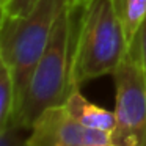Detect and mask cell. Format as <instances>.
Wrapping results in <instances>:
<instances>
[{"instance_id":"1","label":"cell","mask_w":146,"mask_h":146,"mask_svg":"<svg viewBox=\"0 0 146 146\" xmlns=\"http://www.w3.org/2000/svg\"><path fill=\"white\" fill-rule=\"evenodd\" d=\"M129 54L126 30L113 0H88L79 7L71 58V91L113 74Z\"/></svg>"},{"instance_id":"2","label":"cell","mask_w":146,"mask_h":146,"mask_svg":"<svg viewBox=\"0 0 146 146\" xmlns=\"http://www.w3.org/2000/svg\"><path fill=\"white\" fill-rule=\"evenodd\" d=\"M77 5L61 13L44 54L36 63L10 127L29 132L39 116L52 107L63 105L71 93V58L77 22Z\"/></svg>"},{"instance_id":"3","label":"cell","mask_w":146,"mask_h":146,"mask_svg":"<svg viewBox=\"0 0 146 146\" xmlns=\"http://www.w3.org/2000/svg\"><path fill=\"white\" fill-rule=\"evenodd\" d=\"M69 3L71 0H38L25 16L0 19V61L7 63L13 71L17 108L30 76L50 41L61 13Z\"/></svg>"},{"instance_id":"4","label":"cell","mask_w":146,"mask_h":146,"mask_svg":"<svg viewBox=\"0 0 146 146\" xmlns=\"http://www.w3.org/2000/svg\"><path fill=\"white\" fill-rule=\"evenodd\" d=\"M111 76L116 90L111 140L116 146H146V74L127 54Z\"/></svg>"},{"instance_id":"5","label":"cell","mask_w":146,"mask_h":146,"mask_svg":"<svg viewBox=\"0 0 146 146\" xmlns=\"http://www.w3.org/2000/svg\"><path fill=\"white\" fill-rule=\"evenodd\" d=\"M29 146H116L111 133L76 121L63 105L46 110L27 137Z\"/></svg>"},{"instance_id":"6","label":"cell","mask_w":146,"mask_h":146,"mask_svg":"<svg viewBox=\"0 0 146 146\" xmlns=\"http://www.w3.org/2000/svg\"><path fill=\"white\" fill-rule=\"evenodd\" d=\"M64 110L71 115L76 121L86 127H91L96 130H104V132L111 133L115 129V111L105 110L99 105L90 102L82 96L79 88L72 90L69 96L66 98L63 104Z\"/></svg>"},{"instance_id":"7","label":"cell","mask_w":146,"mask_h":146,"mask_svg":"<svg viewBox=\"0 0 146 146\" xmlns=\"http://www.w3.org/2000/svg\"><path fill=\"white\" fill-rule=\"evenodd\" d=\"M17 110V90L13 71L7 63L0 61V130L13 123Z\"/></svg>"},{"instance_id":"8","label":"cell","mask_w":146,"mask_h":146,"mask_svg":"<svg viewBox=\"0 0 146 146\" xmlns=\"http://www.w3.org/2000/svg\"><path fill=\"white\" fill-rule=\"evenodd\" d=\"M126 30L129 47L138 32L141 22L146 19V0H113Z\"/></svg>"},{"instance_id":"9","label":"cell","mask_w":146,"mask_h":146,"mask_svg":"<svg viewBox=\"0 0 146 146\" xmlns=\"http://www.w3.org/2000/svg\"><path fill=\"white\" fill-rule=\"evenodd\" d=\"M38 0H2L0 2V19L5 17H22L35 8Z\"/></svg>"},{"instance_id":"10","label":"cell","mask_w":146,"mask_h":146,"mask_svg":"<svg viewBox=\"0 0 146 146\" xmlns=\"http://www.w3.org/2000/svg\"><path fill=\"white\" fill-rule=\"evenodd\" d=\"M129 54L140 63L143 72L146 74V19L141 22L132 44L129 47Z\"/></svg>"},{"instance_id":"11","label":"cell","mask_w":146,"mask_h":146,"mask_svg":"<svg viewBox=\"0 0 146 146\" xmlns=\"http://www.w3.org/2000/svg\"><path fill=\"white\" fill-rule=\"evenodd\" d=\"M72 5H77V7H83V5L88 3V0H71Z\"/></svg>"},{"instance_id":"12","label":"cell","mask_w":146,"mask_h":146,"mask_svg":"<svg viewBox=\"0 0 146 146\" xmlns=\"http://www.w3.org/2000/svg\"><path fill=\"white\" fill-rule=\"evenodd\" d=\"M27 145H29V143H27Z\"/></svg>"},{"instance_id":"13","label":"cell","mask_w":146,"mask_h":146,"mask_svg":"<svg viewBox=\"0 0 146 146\" xmlns=\"http://www.w3.org/2000/svg\"><path fill=\"white\" fill-rule=\"evenodd\" d=\"M0 2H2V0H0Z\"/></svg>"}]
</instances>
